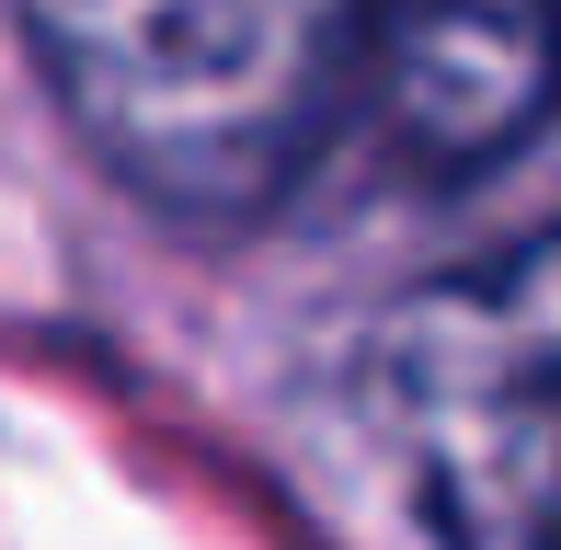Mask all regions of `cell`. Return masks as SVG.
I'll list each match as a JSON object with an SVG mask.
<instances>
[{"instance_id": "obj_1", "label": "cell", "mask_w": 561, "mask_h": 550, "mask_svg": "<svg viewBox=\"0 0 561 550\" xmlns=\"http://www.w3.org/2000/svg\"><path fill=\"white\" fill-rule=\"evenodd\" d=\"M58 115L172 218H252L355 104V0H12Z\"/></svg>"}, {"instance_id": "obj_2", "label": "cell", "mask_w": 561, "mask_h": 550, "mask_svg": "<svg viewBox=\"0 0 561 550\" xmlns=\"http://www.w3.org/2000/svg\"><path fill=\"white\" fill-rule=\"evenodd\" d=\"M367 413L436 550H561V230L401 298L367 344Z\"/></svg>"}, {"instance_id": "obj_3", "label": "cell", "mask_w": 561, "mask_h": 550, "mask_svg": "<svg viewBox=\"0 0 561 550\" xmlns=\"http://www.w3.org/2000/svg\"><path fill=\"white\" fill-rule=\"evenodd\" d=\"M561 92V0H355V104L413 172H493Z\"/></svg>"}]
</instances>
